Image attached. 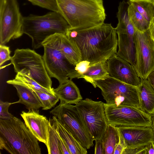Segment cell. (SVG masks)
I'll use <instances>...</instances> for the list:
<instances>
[{
	"label": "cell",
	"instance_id": "cell-1",
	"mask_svg": "<svg viewBox=\"0 0 154 154\" xmlns=\"http://www.w3.org/2000/svg\"><path fill=\"white\" fill-rule=\"evenodd\" d=\"M78 51L81 61L90 65L106 62L117 53L118 38L111 24H101L84 29H68L66 35Z\"/></svg>",
	"mask_w": 154,
	"mask_h": 154
},
{
	"label": "cell",
	"instance_id": "cell-2",
	"mask_svg": "<svg viewBox=\"0 0 154 154\" xmlns=\"http://www.w3.org/2000/svg\"><path fill=\"white\" fill-rule=\"evenodd\" d=\"M59 12L72 29H84L104 23L102 0H56Z\"/></svg>",
	"mask_w": 154,
	"mask_h": 154
},
{
	"label": "cell",
	"instance_id": "cell-3",
	"mask_svg": "<svg viewBox=\"0 0 154 154\" xmlns=\"http://www.w3.org/2000/svg\"><path fill=\"white\" fill-rule=\"evenodd\" d=\"M38 141L20 119H0L1 149L11 154H41Z\"/></svg>",
	"mask_w": 154,
	"mask_h": 154
},
{
	"label": "cell",
	"instance_id": "cell-4",
	"mask_svg": "<svg viewBox=\"0 0 154 154\" xmlns=\"http://www.w3.org/2000/svg\"><path fill=\"white\" fill-rule=\"evenodd\" d=\"M70 28L59 12L52 11L42 16L31 14L23 17V32L31 38L33 49L43 46L44 41L53 35H66Z\"/></svg>",
	"mask_w": 154,
	"mask_h": 154
},
{
	"label": "cell",
	"instance_id": "cell-5",
	"mask_svg": "<svg viewBox=\"0 0 154 154\" xmlns=\"http://www.w3.org/2000/svg\"><path fill=\"white\" fill-rule=\"evenodd\" d=\"M92 85L100 89L108 104L132 106L140 108L137 87L110 76L94 80Z\"/></svg>",
	"mask_w": 154,
	"mask_h": 154
},
{
	"label": "cell",
	"instance_id": "cell-6",
	"mask_svg": "<svg viewBox=\"0 0 154 154\" xmlns=\"http://www.w3.org/2000/svg\"><path fill=\"white\" fill-rule=\"evenodd\" d=\"M10 60L17 73L23 69L27 70L30 76L38 84L45 88L53 90L43 57L35 51L29 48L17 49Z\"/></svg>",
	"mask_w": 154,
	"mask_h": 154
},
{
	"label": "cell",
	"instance_id": "cell-7",
	"mask_svg": "<svg viewBox=\"0 0 154 154\" xmlns=\"http://www.w3.org/2000/svg\"><path fill=\"white\" fill-rule=\"evenodd\" d=\"M44 48L43 59L47 72L59 84L69 79H79L80 74L75 70V65L56 46L46 40L42 44Z\"/></svg>",
	"mask_w": 154,
	"mask_h": 154
},
{
	"label": "cell",
	"instance_id": "cell-8",
	"mask_svg": "<svg viewBox=\"0 0 154 154\" xmlns=\"http://www.w3.org/2000/svg\"><path fill=\"white\" fill-rule=\"evenodd\" d=\"M92 139H100L108 125L105 112L104 103L86 98L75 105Z\"/></svg>",
	"mask_w": 154,
	"mask_h": 154
},
{
	"label": "cell",
	"instance_id": "cell-9",
	"mask_svg": "<svg viewBox=\"0 0 154 154\" xmlns=\"http://www.w3.org/2000/svg\"><path fill=\"white\" fill-rule=\"evenodd\" d=\"M117 17L118 23L115 28L118 36V50L116 54L129 62L134 69L136 29L130 20L128 8L124 6L119 7Z\"/></svg>",
	"mask_w": 154,
	"mask_h": 154
},
{
	"label": "cell",
	"instance_id": "cell-10",
	"mask_svg": "<svg viewBox=\"0 0 154 154\" xmlns=\"http://www.w3.org/2000/svg\"><path fill=\"white\" fill-rule=\"evenodd\" d=\"M23 17L17 0H0V44L22 35Z\"/></svg>",
	"mask_w": 154,
	"mask_h": 154
},
{
	"label": "cell",
	"instance_id": "cell-11",
	"mask_svg": "<svg viewBox=\"0 0 154 154\" xmlns=\"http://www.w3.org/2000/svg\"><path fill=\"white\" fill-rule=\"evenodd\" d=\"M105 112L108 124L117 126H152L150 115L136 106L108 104L104 103Z\"/></svg>",
	"mask_w": 154,
	"mask_h": 154
},
{
	"label": "cell",
	"instance_id": "cell-12",
	"mask_svg": "<svg viewBox=\"0 0 154 154\" xmlns=\"http://www.w3.org/2000/svg\"><path fill=\"white\" fill-rule=\"evenodd\" d=\"M71 132L79 142L86 149L93 146V140L89 134L75 105L60 101L50 111Z\"/></svg>",
	"mask_w": 154,
	"mask_h": 154
},
{
	"label": "cell",
	"instance_id": "cell-13",
	"mask_svg": "<svg viewBox=\"0 0 154 154\" xmlns=\"http://www.w3.org/2000/svg\"><path fill=\"white\" fill-rule=\"evenodd\" d=\"M136 59L134 69L140 79H147L154 71V41L149 29L135 32Z\"/></svg>",
	"mask_w": 154,
	"mask_h": 154
},
{
	"label": "cell",
	"instance_id": "cell-14",
	"mask_svg": "<svg viewBox=\"0 0 154 154\" xmlns=\"http://www.w3.org/2000/svg\"><path fill=\"white\" fill-rule=\"evenodd\" d=\"M116 127L124 148L140 147L154 142V135L151 127Z\"/></svg>",
	"mask_w": 154,
	"mask_h": 154
},
{
	"label": "cell",
	"instance_id": "cell-15",
	"mask_svg": "<svg viewBox=\"0 0 154 154\" xmlns=\"http://www.w3.org/2000/svg\"><path fill=\"white\" fill-rule=\"evenodd\" d=\"M109 75L127 84L137 87L140 78L132 66L116 54L107 61Z\"/></svg>",
	"mask_w": 154,
	"mask_h": 154
},
{
	"label": "cell",
	"instance_id": "cell-16",
	"mask_svg": "<svg viewBox=\"0 0 154 154\" xmlns=\"http://www.w3.org/2000/svg\"><path fill=\"white\" fill-rule=\"evenodd\" d=\"M20 116L26 126L38 140L46 145L50 121L39 114L38 110L22 112Z\"/></svg>",
	"mask_w": 154,
	"mask_h": 154
},
{
	"label": "cell",
	"instance_id": "cell-17",
	"mask_svg": "<svg viewBox=\"0 0 154 154\" xmlns=\"http://www.w3.org/2000/svg\"><path fill=\"white\" fill-rule=\"evenodd\" d=\"M45 40L56 46L75 65L81 61L78 51L66 35L56 33Z\"/></svg>",
	"mask_w": 154,
	"mask_h": 154
},
{
	"label": "cell",
	"instance_id": "cell-18",
	"mask_svg": "<svg viewBox=\"0 0 154 154\" xmlns=\"http://www.w3.org/2000/svg\"><path fill=\"white\" fill-rule=\"evenodd\" d=\"M52 124L66 144L70 154H87V149L75 138L71 132L56 117L53 116Z\"/></svg>",
	"mask_w": 154,
	"mask_h": 154
},
{
	"label": "cell",
	"instance_id": "cell-19",
	"mask_svg": "<svg viewBox=\"0 0 154 154\" xmlns=\"http://www.w3.org/2000/svg\"><path fill=\"white\" fill-rule=\"evenodd\" d=\"M53 91L60 101L64 103L76 104L82 99L79 88L72 79L60 84Z\"/></svg>",
	"mask_w": 154,
	"mask_h": 154
},
{
	"label": "cell",
	"instance_id": "cell-20",
	"mask_svg": "<svg viewBox=\"0 0 154 154\" xmlns=\"http://www.w3.org/2000/svg\"><path fill=\"white\" fill-rule=\"evenodd\" d=\"M140 108L151 116L154 114V89L147 79H140L137 87Z\"/></svg>",
	"mask_w": 154,
	"mask_h": 154
},
{
	"label": "cell",
	"instance_id": "cell-21",
	"mask_svg": "<svg viewBox=\"0 0 154 154\" xmlns=\"http://www.w3.org/2000/svg\"><path fill=\"white\" fill-rule=\"evenodd\" d=\"M12 85L16 88L19 98L15 103L23 104L29 110H38L42 107L38 96L31 89L20 84H14Z\"/></svg>",
	"mask_w": 154,
	"mask_h": 154
},
{
	"label": "cell",
	"instance_id": "cell-22",
	"mask_svg": "<svg viewBox=\"0 0 154 154\" xmlns=\"http://www.w3.org/2000/svg\"><path fill=\"white\" fill-rule=\"evenodd\" d=\"M7 84L13 85L18 84L25 86L32 89L56 95L53 90L45 88L35 81L30 75L29 72L25 69L17 73L14 79L6 82Z\"/></svg>",
	"mask_w": 154,
	"mask_h": 154
},
{
	"label": "cell",
	"instance_id": "cell-23",
	"mask_svg": "<svg viewBox=\"0 0 154 154\" xmlns=\"http://www.w3.org/2000/svg\"><path fill=\"white\" fill-rule=\"evenodd\" d=\"M101 138L104 143L105 154H114L115 146L120 140V135L117 128L108 124Z\"/></svg>",
	"mask_w": 154,
	"mask_h": 154
},
{
	"label": "cell",
	"instance_id": "cell-24",
	"mask_svg": "<svg viewBox=\"0 0 154 154\" xmlns=\"http://www.w3.org/2000/svg\"><path fill=\"white\" fill-rule=\"evenodd\" d=\"M109 75L107 61L102 62L89 66L87 71L80 76L92 84L94 80Z\"/></svg>",
	"mask_w": 154,
	"mask_h": 154
},
{
	"label": "cell",
	"instance_id": "cell-25",
	"mask_svg": "<svg viewBox=\"0 0 154 154\" xmlns=\"http://www.w3.org/2000/svg\"><path fill=\"white\" fill-rule=\"evenodd\" d=\"M128 2L150 24L154 21V4L152 0H129Z\"/></svg>",
	"mask_w": 154,
	"mask_h": 154
},
{
	"label": "cell",
	"instance_id": "cell-26",
	"mask_svg": "<svg viewBox=\"0 0 154 154\" xmlns=\"http://www.w3.org/2000/svg\"><path fill=\"white\" fill-rule=\"evenodd\" d=\"M128 4V15L130 20L135 29L141 32H144L149 29V24L132 5L129 3Z\"/></svg>",
	"mask_w": 154,
	"mask_h": 154
},
{
	"label": "cell",
	"instance_id": "cell-27",
	"mask_svg": "<svg viewBox=\"0 0 154 154\" xmlns=\"http://www.w3.org/2000/svg\"><path fill=\"white\" fill-rule=\"evenodd\" d=\"M48 139L46 145L49 154H62L59 144L58 134L54 125L49 120Z\"/></svg>",
	"mask_w": 154,
	"mask_h": 154
},
{
	"label": "cell",
	"instance_id": "cell-28",
	"mask_svg": "<svg viewBox=\"0 0 154 154\" xmlns=\"http://www.w3.org/2000/svg\"><path fill=\"white\" fill-rule=\"evenodd\" d=\"M38 96L42 105V109L48 110L54 107L60 100L56 95L32 89Z\"/></svg>",
	"mask_w": 154,
	"mask_h": 154
},
{
	"label": "cell",
	"instance_id": "cell-29",
	"mask_svg": "<svg viewBox=\"0 0 154 154\" xmlns=\"http://www.w3.org/2000/svg\"><path fill=\"white\" fill-rule=\"evenodd\" d=\"M33 5L52 11L59 12L56 0H27Z\"/></svg>",
	"mask_w": 154,
	"mask_h": 154
},
{
	"label": "cell",
	"instance_id": "cell-30",
	"mask_svg": "<svg viewBox=\"0 0 154 154\" xmlns=\"http://www.w3.org/2000/svg\"><path fill=\"white\" fill-rule=\"evenodd\" d=\"M15 103L14 102L9 103L0 101V119L7 120L11 119L14 116L8 112V109L11 105Z\"/></svg>",
	"mask_w": 154,
	"mask_h": 154
},
{
	"label": "cell",
	"instance_id": "cell-31",
	"mask_svg": "<svg viewBox=\"0 0 154 154\" xmlns=\"http://www.w3.org/2000/svg\"><path fill=\"white\" fill-rule=\"evenodd\" d=\"M11 51L8 46L0 44V66L1 67L5 62L11 60Z\"/></svg>",
	"mask_w": 154,
	"mask_h": 154
},
{
	"label": "cell",
	"instance_id": "cell-32",
	"mask_svg": "<svg viewBox=\"0 0 154 154\" xmlns=\"http://www.w3.org/2000/svg\"><path fill=\"white\" fill-rule=\"evenodd\" d=\"M146 145L135 148H125L122 154H146Z\"/></svg>",
	"mask_w": 154,
	"mask_h": 154
},
{
	"label": "cell",
	"instance_id": "cell-33",
	"mask_svg": "<svg viewBox=\"0 0 154 154\" xmlns=\"http://www.w3.org/2000/svg\"><path fill=\"white\" fill-rule=\"evenodd\" d=\"M90 65V62L87 61H81L76 65L75 69L81 76L86 72Z\"/></svg>",
	"mask_w": 154,
	"mask_h": 154
},
{
	"label": "cell",
	"instance_id": "cell-34",
	"mask_svg": "<svg viewBox=\"0 0 154 154\" xmlns=\"http://www.w3.org/2000/svg\"><path fill=\"white\" fill-rule=\"evenodd\" d=\"M95 141L94 148L95 154H105V150L103 140L101 138L97 139Z\"/></svg>",
	"mask_w": 154,
	"mask_h": 154
},
{
	"label": "cell",
	"instance_id": "cell-35",
	"mask_svg": "<svg viewBox=\"0 0 154 154\" xmlns=\"http://www.w3.org/2000/svg\"><path fill=\"white\" fill-rule=\"evenodd\" d=\"M58 136L59 146L62 154H70L66 144L58 134Z\"/></svg>",
	"mask_w": 154,
	"mask_h": 154
},
{
	"label": "cell",
	"instance_id": "cell-36",
	"mask_svg": "<svg viewBox=\"0 0 154 154\" xmlns=\"http://www.w3.org/2000/svg\"><path fill=\"white\" fill-rule=\"evenodd\" d=\"M124 149V147L120 138L119 142L115 146L114 154H122Z\"/></svg>",
	"mask_w": 154,
	"mask_h": 154
},
{
	"label": "cell",
	"instance_id": "cell-37",
	"mask_svg": "<svg viewBox=\"0 0 154 154\" xmlns=\"http://www.w3.org/2000/svg\"><path fill=\"white\" fill-rule=\"evenodd\" d=\"M146 154H154V142L152 141L147 145Z\"/></svg>",
	"mask_w": 154,
	"mask_h": 154
},
{
	"label": "cell",
	"instance_id": "cell-38",
	"mask_svg": "<svg viewBox=\"0 0 154 154\" xmlns=\"http://www.w3.org/2000/svg\"><path fill=\"white\" fill-rule=\"evenodd\" d=\"M147 80L154 89V71L149 75Z\"/></svg>",
	"mask_w": 154,
	"mask_h": 154
},
{
	"label": "cell",
	"instance_id": "cell-39",
	"mask_svg": "<svg viewBox=\"0 0 154 154\" xmlns=\"http://www.w3.org/2000/svg\"><path fill=\"white\" fill-rule=\"evenodd\" d=\"M149 29L151 37L154 41V21L150 24Z\"/></svg>",
	"mask_w": 154,
	"mask_h": 154
},
{
	"label": "cell",
	"instance_id": "cell-40",
	"mask_svg": "<svg viewBox=\"0 0 154 154\" xmlns=\"http://www.w3.org/2000/svg\"><path fill=\"white\" fill-rule=\"evenodd\" d=\"M151 117L152 124L151 127L152 128L153 133L154 135V114L151 116Z\"/></svg>",
	"mask_w": 154,
	"mask_h": 154
},
{
	"label": "cell",
	"instance_id": "cell-41",
	"mask_svg": "<svg viewBox=\"0 0 154 154\" xmlns=\"http://www.w3.org/2000/svg\"><path fill=\"white\" fill-rule=\"evenodd\" d=\"M152 2L154 4V0H152Z\"/></svg>",
	"mask_w": 154,
	"mask_h": 154
}]
</instances>
